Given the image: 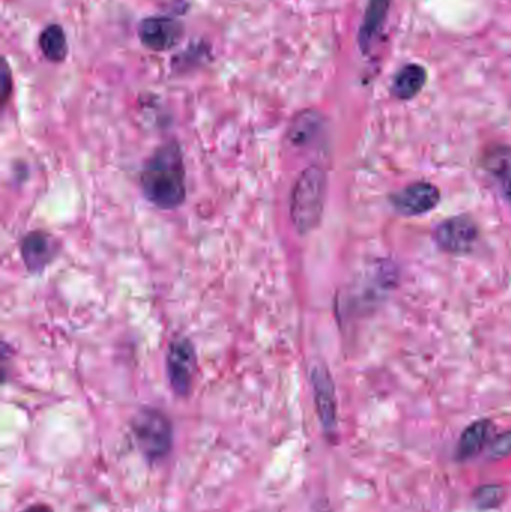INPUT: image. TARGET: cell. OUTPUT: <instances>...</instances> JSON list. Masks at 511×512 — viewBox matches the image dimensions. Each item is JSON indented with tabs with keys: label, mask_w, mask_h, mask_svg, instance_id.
<instances>
[{
	"label": "cell",
	"mask_w": 511,
	"mask_h": 512,
	"mask_svg": "<svg viewBox=\"0 0 511 512\" xmlns=\"http://www.w3.org/2000/svg\"><path fill=\"white\" fill-rule=\"evenodd\" d=\"M140 183L144 197L158 209H177L185 201V164L176 141L164 144L153 152L144 165Z\"/></svg>",
	"instance_id": "cell-1"
},
{
	"label": "cell",
	"mask_w": 511,
	"mask_h": 512,
	"mask_svg": "<svg viewBox=\"0 0 511 512\" xmlns=\"http://www.w3.org/2000/svg\"><path fill=\"white\" fill-rule=\"evenodd\" d=\"M327 177L321 168L303 171L291 197V219L300 234L311 233L320 224L326 201Z\"/></svg>",
	"instance_id": "cell-2"
},
{
	"label": "cell",
	"mask_w": 511,
	"mask_h": 512,
	"mask_svg": "<svg viewBox=\"0 0 511 512\" xmlns=\"http://www.w3.org/2000/svg\"><path fill=\"white\" fill-rule=\"evenodd\" d=\"M132 435L141 454L150 463L161 462L173 448V426L158 409H141L132 418Z\"/></svg>",
	"instance_id": "cell-3"
},
{
	"label": "cell",
	"mask_w": 511,
	"mask_h": 512,
	"mask_svg": "<svg viewBox=\"0 0 511 512\" xmlns=\"http://www.w3.org/2000/svg\"><path fill=\"white\" fill-rule=\"evenodd\" d=\"M479 236V227L470 216L446 219L434 231L438 248L452 255L470 254L477 245Z\"/></svg>",
	"instance_id": "cell-4"
},
{
	"label": "cell",
	"mask_w": 511,
	"mask_h": 512,
	"mask_svg": "<svg viewBox=\"0 0 511 512\" xmlns=\"http://www.w3.org/2000/svg\"><path fill=\"white\" fill-rule=\"evenodd\" d=\"M138 39L144 47L158 53L177 47L185 35L182 21L168 15H152L138 24Z\"/></svg>",
	"instance_id": "cell-5"
},
{
	"label": "cell",
	"mask_w": 511,
	"mask_h": 512,
	"mask_svg": "<svg viewBox=\"0 0 511 512\" xmlns=\"http://www.w3.org/2000/svg\"><path fill=\"white\" fill-rule=\"evenodd\" d=\"M195 370L197 354L194 345L185 337L173 340L167 354V372L171 388L177 396H188Z\"/></svg>",
	"instance_id": "cell-6"
},
{
	"label": "cell",
	"mask_w": 511,
	"mask_h": 512,
	"mask_svg": "<svg viewBox=\"0 0 511 512\" xmlns=\"http://www.w3.org/2000/svg\"><path fill=\"white\" fill-rule=\"evenodd\" d=\"M311 381L321 426L327 436L335 435L338 430V403L335 384L324 364H315L311 372Z\"/></svg>",
	"instance_id": "cell-7"
},
{
	"label": "cell",
	"mask_w": 511,
	"mask_h": 512,
	"mask_svg": "<svg viewBox=\"0 0 511 512\" xmlns=\"http://www.w3.org/2000/svg\"><path fill=\"white\" fill-rule=\"evenodd\" d=\"M440 189L432 183H413L390 195V203L399 215L413 218L432 212L440 203Z\"/></svg>",
	"instance_id": "cell-8"
},
{
	"label": "cell",
	"mask_w": 511,
	"mask_h": 512,
	"mask_svg": "<svg viewBox=\"0 0 511 512\" xmlns=\"http://www.w3.org/2000/svg\"><path fill=\"white\" fill-rule=\"evenodd\" d=\"M492 433H494V423L491 420L474 421L462 432L459 438L458 447H456V460L458 462H468L476 459L491 444Z\"/></svg>",
	"instance_id": "cell-9"
},
{
	"label": "cell",
	"mask_w": 511,
	"mask_h": 512,
	"mask_svg": "<svg viewBox=\"0 0 511 512\" xmlns=\"http://www.w3.org/2000/svg\"><path fill=\"white\" fill-rule=\"evenodd\" d=\"M57 254V243L42 231H33L24 237L21 255L27 270L32 273L44 270Z\"/></svg>",
	"instance_id": "cell-10"
},
{
	"label": "cell",
	"mask_w": 511,
	"mask_h": 512,
	"mask_svg": "<svg viewBox=\"0 0 511 512\" xmlns=\"http://www.w3.org/2000/svg\"><path fill=\"white\" fill-rule=\"evenodd\" d=\"M483 167L511 206V146L500 144L489 149Z\"/></svg>",
	"instance_id": "cell-11"
},
{
	"label": "cell",
	"mask_w": 511,
	"mask_h": 512,
	"mask_svg": "<svg viewBox=\"0 0 511 512\" xmlns=\"http://www.w3.org/2000/svg\"><path fill=\"white\" fill-rule=\"evenodd\" d=\"M392 0H369L359 30V47L363 53H369L377 36L383 30L389 15Z\"/></svg>",
	"instance_id": "cell-12"
},
{
	"label": "cell",
	"mask_w": 511,
	"mask_h": 512,
	"mask_svg": "<svg viewBox=\"0 0 511 512\" xmlns=\"http://www.w3.org/2000/svg\"><path fill=\"white\" fill-rule=\"evenodd\" d=\"M428 81V71L419 63H408L396 74L392 84V93L401 101L416 98Z\"/></svg>",
	"instance_id": "cell-13"
},
{
	"label": "cell",
	"mask_w": 511,
	"mask_h": 512,
	"mask_svg": "<svg viewBox=\"0 0 511 512\" xmlns=\"http://www.w3.org/2000/svg\"><path fill=\"white\" fill-rule=\"evenodd\" d=\"M324 129V117L318 111H302L291 123L288 138L297 147L314 143Z\"/></svg>",
	"instance_id": "cell-14"
},
{
	"label": "cell",
	"mask_w": 511,
	"mask_h": 512,
	"mask_svg": "<svg viewBox=\"0 0 511 512\" xmlns=\"http://www.w3.org/2000/svg\"><path fill=\"white\" fill-rule=\"evenodd\" d=\"M38 47L42 56L51 63H63L68 57V39L60 24L51 23L41 30L38 36Z\"/></svg>",
	"instance_id": "cell-15"
},
{
	"label": "cell",
	"mask_w": 511,
	"mask_h": 512,
	"mask_svg": "<svg viewBox=\"0 0 511 512\" xmlns=\"http://www.w3.org/2000/svg\"><path fill=\"white\" fill-rule=\"evenodd\" d=\"M504 498H506V490L497 484L479 487L473 493L474 505L480 511L495 510L503 504Z\"/></svg>",
	"instance_id": "cell-16"
},
{
	"label": "cell",
	"mask_w": 511,
	"mask_h": 512,
	"mask_svg": "<svg viewBox=\"0 0 511 512\" xmlns=\"http://www.w3.org/2000/svg\"><path fill=\"white\" fill-rule=\"evenodd\" d=\"M511 456V430L495 436L489 444V457L492 460L506 459Z\"/></svg>",
	"instance_id": "cell-17"
},
{
	"label": "cell",
	"mask_w": 511,
	"mask_h": 512,
	"mask_svg": "<svg viewBox=\"0 0 511 512\" xmlns=\"http://www.w3.org/2000/svg\"><path fill=\"white\" fill-rule=\"evenodd\" d=\"M12 72L11 68H9L8 60L3 59V71H2V108L6 107L8 104L9 98L12 95Z\"/></svg>",
	"instance_id": "cell-18"
},
{
	"label": "cell",
	"mask_w": 511,
	"mask_h": 512,
	"mask_svg": "<svg viewBox=\"0 0 511 512\" xmlns=\"http://www.w3.org/2000/svg\"><path fill=\"white\" fill-rule=\"evenodd\" d=\"M21 512H54V511L51 510V508L48 507V505L36 504V505H32V507L26 508V510L21 511Z\"/></svg>",
	"instance_id": "cell-19"
}]
</instances>
